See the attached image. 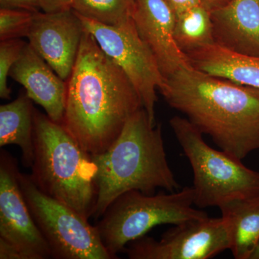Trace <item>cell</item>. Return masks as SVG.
I'll use <instances>...</instances> for the list:
<instances>
[{
    "instance_id": "cell-1",
    "label": "cell",
    "mask_w": 259,
    "mask_h": 259,
    "mask_svg": "<svg viewBox=\"0 0 259 259\" xmlns=\"http://www.w3.org/2000/svg\"><path fill=\"white\" fill-rule=\"evenodd\" d=\"M142 100L122 69L85 29L72 72L66 82L61 125L90 155L105 152Z\"/></svg>"
},
{
    "instance_id": "cell-2",
    "label": "cell",
    "mask_w": 259,
    "mask_h": 259,
    "mask_svg": "<svg viewBox=\"0 0 259 259\" xmlns=\"http://www.w3.org/2000/svg\"><path fill=\"white\" fill-rule=\"evenodd\" d=\"M159 91L222 151L243 160L259 150V89L192 66L166 78Z\"/></svg>"
},
{
    "instance_id": "cell-3",
    "label": "cell",
    "mask_w": 259,
    "mask_h": 259,
    "mask_svg": "<svg viewBox=\"0 0 259 259\" xmlns=\"http://www.w3.org/2000/svg\"><path fill=\"white\" fill-rule=\"evenodd\" d=\"M91 156L97 168L95 220L101 218L117 197L129 191L153 194L158 188L180 190L167 161L161 125L153 124L144 108L131 116L105 152Z\"/></svg>"
},
{
    "instance_id": "cell-4",
    "label": "cell",
    "mask_w": 259,
    "mask_h": 259,
    "mask_svg": "<svg viewBox=\"0 0 259 259\" xmlns=\"http://www.w3.org/2000/svg\"><path fill=\"white\" fill-rule=\"evenodd\" d=\"M34 125L32 182L44 194L90 219L97 195V168L91 155L64 126L36 109Z\"/></svg>"
},
{
    "instance_id": "cell-5",
    "label": "cell",
    "mask_w": 259,
    "mask_h": 259,
    "mask_svg": "<svg viewBox=\"0 0 259 259\" xmlns=\"http://www.w3.org/2000/svg\"><path fill=\"white\" fill-rule=\"evenodd\" d=\"M169 123L192 166L196 206L220 207L233 199L259 197L258 171L209 146L203 134L186 117L175 116Z\"/></svg>"
},
{
    "instance_id": "cell-6",
    "label": "cell",
    "mask_w": 259,
    "mask_h": 259,
    "mask_svg": "<svg viewBox=\"0 0 259 259\" xmlns=\"http://www.w3.org/2000/svg\"><path fill=\"white\" fill-rule=\"evenodd\" d=\"M193 204L192 187L156 194L131 190L121 194L109 206L96 227L105 248L112 258H117L128 243L146 236L154 227L174 226L208 216L204 211L193 208Z\"/></svg>"
},
{
    "instance_id": "cell-7",
    "label": "cell",
    "mask_w": 259,
    "mask_h": 259,
    "mask_svg": "<svg viewBox=\"0 0 259 259\" xmlns=\"http://www.w3.org/2000/svg\"><path fill=\"white\" fill-rule=\"evenodd\" d=\"M19 182L32 218L50 248L51 258L114 259L97 227L88 219L42 192L30 175L20 172Z\"/></svg>"
},
{
    "instance_id": "cell-8",
    "label": "cell",
    "mask_w": 259,
    "mask_h": 259,
    "mask_svg": "<svg viewBox=\"0 0 259 259\" xmlns=\"http://www.w3.org/2000/svg\"><path fill=\"white\" fill-rule=\"evenodd\" d=\"M79 17L102 50L127 75L139 93L150 120L156 124V91L163 86L166 79L152 52L140 36L134 19L118 26H107Z\"/></svg>"
},
{
    "instance_id": "cell-9",
    "label": "cell",
    "mask_w": 259,
    "mask_h": 259,
    "mask_svg": "<svg viewBox=\"0 0 259 259\" xmlns=\"http://www.w3.org/2000/svg\"><path fill=\"white\" fill-rule=\"evenodd\" d=\"M231 248L224 218H204L174 225L159 241L143 236L125 248L131 259H208Z\"/></svg>"
},
{
    "instance_id": "cell-10",
    "label": "cell",
    "mask_w": 259,
    "mask_h": 259,
    "mask_svg": "<svg viewBox=\"0 0 259 259\" xmlns=\"http://www.w3.org/2000/svg\"><path fill=\"white\" fill-rule=\"evenodd\" d=\"M18 163L0 153V240L14 246L23 259L51 258L50 248L32 218L20 182Z\"/></svg>"
},
{
    "instance_id": "cell-11",
    "label": "cell",
    "mask_w": 259,
    "mask_h": 259,
    "mask_svg": "<svg viewBox=\"0 0 259 259\" xmlns=\"http://www.w3.org/2000/svg\"><path fill=\"white\" fill-rule=\"evenodd\" d=\"M84 30L81 18L72 9L37 12L29 32L28 44L66 81L72 72Z\"/></svg>"
},
{
    "instance_id": "cell-12",
    "label": "cell",
    "mask_w": 259,
    "mask_h": 259,
    "mask_svg": "<svg viewBox=\"0 0 259 259\" xmlns=\"http://www.w3.org/2000/svg\"><path fill=\"white\" fill-rule=\"evenodd\" d=\"M133 19L165 79L192 66L175 40L176 15L166 0H136Z\"/></svg>"
},
{
    "instance_id": "cell-13",
    "label": "cell",
    "mask_w": 259,
    "mask_h": 259,
    "mask_svg": "<svg viewBox=\"0 0 259 259\" xmlns=\"http://www.w3.org/2000/svg\"><path fill=\"white\" fill-rule=\"evenodd\" d=\"M9 76L25 88L27 95L45 110L49 118L61 123L66 107V83L30 44H25Z\"/></svg>"
},
{
    "instance_id": "cell-14",
    "label": "cell",
    "mask_w": 259,
    "mask_h": 259,
    "mask_svg": "<svg viewBox=\"0 0 259 259\" xmlns=\"http://www.w3.org/2000/svg\"><path fill=\"white\" fill-rule=\"evenodd\" d=\"M214 44L259 57V0H231L210 12Z\"/></svg>"
},
{
    "instance_id": "cell-15",
    "label": "cell",
    "mask_w": 259,
    "mask_h": 259,
    "mask_svg": "<svg viewBox=\"0 0 259 259\" xmlns=\"http://www.w3.org/2000/svg\"><path fill=\"white\" fill-rule=\"evenodd\" d=\"M187 56L194 69L259 89V57L236 54L215 44L199 48Z\"/></svg>"
},
{
    "instance_id": "cell-16",
    "label": "cell",
    "mask_w": 259,
    "mask_h": 259,
    "mask_svg": "<svg viewBox=\"0 0 259 259\" xmlns=\"http://www.w3.org/2000/svg\"><path fill=\"white\" fill-rule=\"evenodd\" d=\"M228 225L236 259H250L259 243V197L237 199L219 207Z\"/></svg>"
},
{
    "instance_id": "cell-17",
    "label": "cell",
    "mask_w": 259,
    "mask_h": 259,
    "mask_svg": "<svg viewBox=\"0 0 259 259\" xmlns=\"http://www.w3.org/2000/svg\"><path fill=\"white\" fill-rule=\"evenodd\" d=\"M32 100L22 92L14 101L0 106V146L17 145L22 161L31 168L34 156V113Z\"/></svg>"
},
{
    "instance_id": "cell-18",
    "label": "cell",
    "mask_w": 259,
    "mask_h": 259,
    "mask_svg": "<svg viewBox=\"0 0 259 259\" xmlns=\"http://www.w3.org/2000/svg\"><path fill=\"white\" fill-rule=\"evenodd\" d=\"M175 37L186 55L199 48L214 44L210 12L199 5L177 15Z\"/></svg>"
},
{
    "instance_id": "cell-19",
    "label": "cell",
    "mask_w": 259,
    "mask_h": 259,
    "mask_svg": "<svg viewBox=\"0 0 259 259\" xmlns=\"http://www.w3.org/2000/svg\"><path fill=\"white\" fill-rule=\"evenodd\" d=\"M136 0H74L71 9L80 16L107 26H118L133 18Z\"/></svg>"
},
{
    "instance_id": "cell-20",
    "label": "cell",
    "mask_w": 259,
    "mask_h": 259,
    "mask_svg": "<svg viewBox=\"0 0 259 259\" xmlns=\"http://www.w3.org/2000/svg\"><path fill=\"white\" fill-rule=\"evenodd\" d=\"M36 13L28 10L0 9V40L28 37Z\"/></svg>"
},
{
    "instance_id": "cell-21",
    "label": "cell",
    "mask_w": 259,
    "mask_h": 259,
    "mask_svg": "<svg viewBox=\"0 0 259 259\" xmlns=\"http://www.w3.org/2000/svg\"><path fill=\"white\" fill-rule=\"evenodd\" d=\"M27 42L20 39L3 40L0 42V97L10 100L11 90L8 84L10 70L18 60Z\"/></svg>"
},
{
    "instance_id": "cell-22",
    "label": "cell",
    "mask_w": 259,
    "mask_h": 259,
    "mask_svg": "<svg viewBox=\"0 0 259 259\" xmlns=\"http://www.w3.org/2000/svg\"><path fill=\"white\" fill-rule=\"evenodd\" d=\"M1 8L28 10L37 13L40 10L37 0H0Z\"/></svg>"
},
{
    "instance_id": "cell-23",
    "label": "cell",
    "mask_w": 259,
    "mask_h": 259,
    "mask_svg": "<svg viewBox=\"0 0 259 259\" xmlns=\"http://www.w3.org/2000/svg\"><path fill=\"white\" fill-rule=\"evenodd\" d=\"M44 13H56L71 10L74 0H37Z\"/></svg>"
},
{
    "instance_id": "cell-24",
    "label": "cell",
    "mask_w": 259,
    "mask_h": 259,
    "mask_svg": "<svg viewBox=\"0 0 259 259\" xmlns=\"http://www.w3.org/2000/svg\"><path fill=\"white\" fill-rule=\"evenodd\" d=\"M175 15H180L186 10L201 5L200 0H166Z\"/></svg>"
},
{
    "instance_id": "cell-25",
    "label": "cell",
    "mask_w": 259,
    "mask_h": 259,
    "mask_svg": "<svg viewBox=\"0 0 259 259\" xmlns=\"http://www.w3.org/2000/svg\"><path fill=\"white\" fill-rule=\"evenodd\" d=\"M0 259L23 258L14 246L3 240H0Z\"/></svg>"
},
{
    "instance_id": "cell-26",
    "label": "cell",
    "mask_w": 259,
    "mask_h": 259,
    "mask_svg": "<svg viewBox=\"0 0 259 259\" xmlns=\"http://www.w3.org/2000/svg\"><path fill=\"white\" fill-rule=\"evenodd\" d=\"M231 1V0H200V3L204 8L211 12L224 6Z\"/></svg>"
},
{
    "instance_id": "cell-27",
    "label": "cell",
    "mask_w": 259,
    "mask_h": 259,
    "mask_svg": "<svg viewBox=\"0 0 259 259\" xmlns=\"http://www.w3.org/2000/svg\"><path fill=\"white\" fill-rule=\"evenodd\" d=\"M250 259H259V243L258 246L255 248V251L252 254Z\"/></svg>"
}]
</instances>
